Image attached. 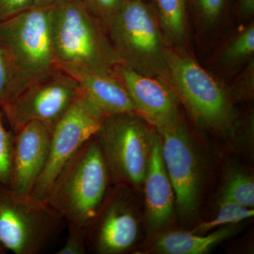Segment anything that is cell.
I'll return each instance as SVG.
<instances>
[{"mask_svg": "<svg viewBox=\"0 0 254 254\" xmlns=\"http://www.w3.org/2000/svg\"><path fill=\"white\" fill-rule=\"evenodd\" d=\"M115 71L129 93L136 113L155 128L180 121V100L168 82L145 76L125 65Z\"/></svg>", "mask_w": 254, "mask_h": 254, "instance_id": "cell-12", "label": "cell"}, {"mask_svg": "<svg viewBox=\"0 0 254 254\" xmlns=\"http://www.w3.org/2000/svg\"><path fill=\"white\" fill-rule=\"evenodd\" d=\"M80 93L76 79L58 66L23 88L3 114L14 132L33 121L53 130Z\"/></svg>", "mask_w": 254, "mask_h": 254, "instance_id": "cell-8", "label": "cell"}, {"mask_svg": "<svg viewBox=\"0 0 254 254\" xmlns=\"http://www.w3.org/2000/svg\"><path fill=\"white\" fill-rule=\"evenodd\" d=\"M160 138L162 155L175 194L179 215L190 220L199 203L200 163L193 142L182 120L155 128Z\"/></svg>", "mask_w": 254, "mask_h": 254, "instance_id": "cell-9", "label": "cell"}, {"mask_svg": "<svg viewBox=\"0 0 254 254\" xmlns=\"http://www.w3.org/2000/svg\"><path fill=\"white\" fill-rule=\"evenodd\" d=\"M6 250H5L4 247L1 246V244H0V254H4L6 253Z\"/></svg>", "mask_w": 254, "mask_h": 254, "instance_id": "cell-30", "label": "cell"}, {"mask_svg": "<svg viewBox=\"0 0 254 254\" xmlns=\"http://www.w3.org/2000/svg\"><path fill=\"white\" fill-rule=\"evenodd\" d=\"M110 181L109 170L95 135L60 171L46 201L67 225L88 231L109 193Z\"/></svg>", "mask_w": 254, "mask_h": 254, "instance_id": "cell-2", "label": "cell"}, {"mask_svg": "<svg viewBox=\"0 0 254 254\" xmlns=\"http://www.w3.org/2000/svg\"><path fill=\"white\" fill-rule=\"evenodd\" d=\"M50 22L51 7H31L0 23V52L12 76V100L32 82L58 67Z\"/></svg>", "mask_w": 254, "mask_h": 254, "instance_id": "cell-4", "label": "cell"}, {"mask_svg": "<svg viewBox=\"0 0 254 254\" xmlns=\"http://www.w3.org/2000/svg\"><path fill=\"white\" fill-rule=\"evenodd\" d=\"M33 7V0H0V23Z\"/></svg>", "mask_w": 254, "mask_h": 254, "instance_id": "cell-27", "label": "cell"}, {"mask_svg": "<svg viewBox=\"0 0 254 254\" xmlns=\"http://www.w3.org/2000/svg\"><path fill=\"white\" fill-rule=\"evenodd\" d=\"M103 119L81 91L72 106L53 128L48 161L30 195L32 198L46 200L60 171L81 145L95 136Z\"/></svg>", "mask_w": 254, "mask_h": 254, "instance_id": "cell-10", "label": "cell"}, {"mask_svg": "<svg viewBox=\"0 0 254 254\" xmlns=\"http://www.w3.org/2000/svg\"><path fill=\"white\" fill-rule=\"evenodd\" d=\"M64 221L46 200L0 188V244L15 254H41Z\"/></svg>", "mask_w": 254, "mask_h": 254, "instance_id": "cell-7", "label": "cell"}, {"mask_svg": "<svg viewBox=\"0 0 254 254\" xmlns=\"http://www.w3.org/2000/svg\"><path fill=\"white\" fill-rule=\"evenodd\" d=\"M168 84L198 126L226 134L233 130L236 113L230 93L192 57L170 48Z\"/></svg>", "mask_w": 254, "mask_h": 254, "instance_id": "cell-5", "label": "cell"}, {"mask_svg": "<svg viewBox=\"0 0 254 254\" xmlns=\"http://www.w3.org/2000/svg\"><path fill=\"white\" fill-rule=\"evenodd\" d=\"M155 12L171 49L184 50L188 39L186 0H153Z\"/></svg>", "mask_w": 254, "mask_h": 254, "instance_id": "cell-17", "label": "cell"}, {"mask_svg": "<svg viewBox=\"0 0 254 254\" xmlns=\"http://www.w3.org/2000/svg\"><path fill=\"white\" fill-rule=\"evenodd\" d=\"M53 130L38 121L28 123L14 133L9 188L30 195L39 180L48 156Z\"/></svg>", "mask_w": 254, "mask_h": 254, "instance_id": "cell-13", "label": "cell"}, {"mask_svg": "<svg viewBox=\"0 0 254 254\" xmlns=\"http://www.w3.org/2000/svg\"><path fill=\"white\" fill-rule=\"evenodd\" d=\"M232 100H247L253 97L254 93V59L247 62V66L229 91Z\"/></svg>", "mask_w": 254, "mask_h": 254, "instance_id": "cell-23", "label": "cell"}, {"mask_svg": "<svg viewBox=\"0 0 254 254\" xmlns=\"http://www.w3.org/2000/svg\"><path fill=\"white\" fill-rule=\"evenodd\" d=\"M105 28L122 64L168 81L170 48L153 4L146 0H125Z\"/></svg>", "mask_w": 254, "mask_h": 254, "instance_id": "cell-3", "label": "cell"}, {"mask_svg": "<svg viewBox=\"0 0 254 254\" xmlns=\"http://www.w3.org/2000/svg\"><path fill=\"white\" fill-rule=\"evenodd\" d=\"M87 231L79 227L68 225V235L64 245L58 254H84L86 253Z\"/></svg>", "mask_w": 254, "mask_h": 254, "instance_id": "cell-25", "label": "cell"}, {"mask_svg": "<svg viewBox=\"0 0 254 254\" xmlns=\"http://www.w3.org/2000/svg\"><path fill=\"white\" fill-rule=\"evenodd\" d=\"M236 229L235 225H228L207 235L190 232H163L153 241L152 250L163 254H206L231 237Z\"/></svg>", "mask_w": 254, "mask_h": 254, "instance_id": "cell-16", "label": "cell"}, {"mask_svg": "<svg viewBox=\"0 0 254 254\" xmlns=\"http://www.w3.org/2000/svg\"><path fill=\"white\" fill-rule=\"evenodd\" d=\"M115 186L87 231V247L97 254L125 253L138 237L139 220L128 187Z\"/></svg>", "mask_w": 254, "mask_h": 254, "instance_id": "cell-11", "label": "cell"}, {"mask_svg": "<svg viewBox=\"0 0 254 254\" xmlns=\"http://www.w3.org/2000/svg\"><path fill=\"white\" fill-rule=\"evenodd\" d=\"M60 0H33V7H52Z\"/></svg>", "mask_w": 254, "mask_h": 254, "instance_id": "cell-29", "label": "cell"}, {"mask_svg": "<svg viewBox=\"0 0 254 254\" xmlns=\"http://www.w3.org/2000/svg\"><path fill=\"white\" fill-rule=\"evenodd\" d=\"M3 115L0 108V188L9 187L14 152V133L5 128Z\"/></svg>", "mask_w": 254, "mask_h": 254, "instance_id": "cell-21", "label": "cell"}, {"mask_svg": "<svg viewBox=\"0 0 254 254\" xmlns=\"http://www.w3.org/2000/svg\"><path fill=\"white\" fill-rule=\"evenodd\" d=\"M65 72L76 79L81 93L102 118L136 113L133 100L115 69L106 72L71 69Z\"/></svg>", "mask_w": 254, "mask_h": 254, "instance_id": "cell-14", "label": "cell"}, {"mask_svg": "<svg viewBox=\"0 0 254 254\" xmlns=\"http://www.w3.org/2000/svg\"><path fill=\"white\" fill-rule=\"evenodd\" d=\"M254 215V208H246L232 202L220 201V209L218 215L212 220L200 222L190 232L205 235L214 229L228 225H235L247 219L252 218Z\"/></svg>", "mask_w": 254, "mask_h": 254, "instance_id": "cell-20", "label": "cell"}, {"mask_svg": "<svg viewBox=\"0 0 254 254\" xmlns=\"http://www.w3.org/2000/svg\"><path fill=\"white\" fill-rule=\"evenodd\" d=\"M195 9L202 22L208 27L221 19L229 0H193Z\"/></svg>", "mask_w": 254, "mask_h": 254, "instance_id": "cell-22", "label": "cell"}, {"mask_svg": "<svg viewBox=\"0 0 254 254\" xmlns=\"http://www.w3.org/2000/svg\"><path fill=\"white\" fill-rule=\"evenodd\" d=\"M50 25L55 62L63 71L106 72L121 64L104 23L81 0H60L52 6Z\"/></svg>", "mask_w": 254, "mask_h": 254, "instance_id": "cell-1", "label": "cell"}, {"mask_svg": "<svg viewBox=\"0 0 254 254\" xmlns=\"http://www.w3.org/2000/svg\"><path fill=\"white\" fill-rule=\"evenodd\" d=\"M14 97L12 76L7 62L0 52V108L4 109Z\"/></svg>", "mask_w": 254, "mask_h": 254, "instance_id": "cell-26", "label": "cell"}, {"mask_svg": "<svg viewBox=\"0 0 254 254\" xmlns=\"http://www.w3.org/2000/svg\"><path fill=\"white\" fill-rule=\"evenodd\" d=\"M220 201L232 202L246 208H254L253 177L242 171L232 173L222 189Z\"/></svg>", "mask_w": 254, "mask_h": 254, "instance_id": "cell-19", "label": "cell"}, {"mask_svg": "<svg viewBox=\"0 0 254 254\" xmlns=\"http://www.w3.org/2000/svg\"><path fill=\"white\" fill-rule=\"evenodd\" d=\"M88 10L105 25L118 14L125 0H81Z\"/></svg>", "mask_w": 254, "mask_h": 254, "instance_id": "cell-24", "label": "cell"}, {"mask_svg": "<svg viewBox=\"0 0 254 254\" xmlns=\"http://www.w3.org/2000/svg\"><path fill=\"white\" fill-rule=\"evenodd\" d=\"M143 185L148 224L151 228H160L166 225L172 218L175 208V194L164 163L158 131Z\"/></svg>", "mask_w": 254, "mask_h": 254, "instance_id": "cell-15", "label": "cell"}, {"mask_svg": "<svg viewBox=\"0 0 254 254\" xmlns=\"http://www.w3.org/2000/svg\"><path fill=\"white\" fill-rule=\"evenodd\" d=\"M254 14V0H239V15L242 20L251 18Z\"/></svg>", "mask_w": 254, "mask_h": 254, "instance_id": "cell-28", "label": "cell"}, {"mask_svg": "<svg viewBox=\"0 0 254 254\" xmlns=\"http://www.w3.org/2000/svg\"><path fill=\"white\" fill-rule=\"evenodd\" d=\"M254 23H250L241 30L225 46L218 58L223 66H233L254 58Z\"/></svg>", "mask_w": 254, "mask_h": 254, "instance_id": "cell-18", "label": "cell"}, {"mask_svg": "<svg viewBox=\"0 0 254 254\" xmlns=\"http://www.w3.org/2000/svg\"><path fill=\"white\" fill-rule=\"evenodd\" d=\"M156 133L154 127L136 113L103 119L95 137L113 184L141 190Z\"/></svg>", "mask_w": 254, "mask_h": 254, "instance_id": "cell-6", "label": "cell"}]
</instances>
